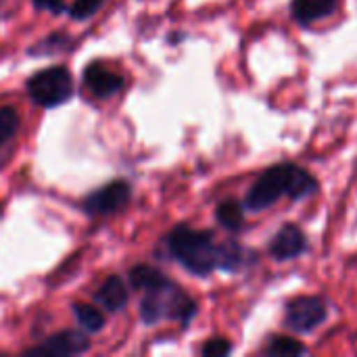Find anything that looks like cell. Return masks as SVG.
<instances>
[{
    "instance_id": "6da1fadb",
    "label": "cell",
    "mask_w": 357,
    "mask_h": 357,
    "mask_svg": "<svg viewBox=\"0 0 357 357\" xmlns=\"http://www.w3.org/2000/svg\"><path fill=\"white\" fill-rule=\"evenodd\" d=\"M318 192V180L303 167L295 163H280L266 169L245 197V207L249 211H264L272 207L282 197L301 201Z\"/></svg>"
},
{
    "instance_id": "7a4b0ae2",
    "label": "cell",
    "mask_w": 357,
    "mask_h": 357,
    "mask_svg": "<svg viewBox=\"0 0 357 357\" xmlns=\"http://www.w3.org/2000/svg\"><path fill=\"white\" fill-rule=\"evenodd\" d=\"M165 243L169 253L195 276H209L218 268V245L209 230L176 226Z\"/></svg>"
},
{
    "instance_id": "3957f363",
    "label": "cell",
    "mask_w": 357,
    "mask_h": 357,
    "mask_svg": "<svg viewBox=\"0 0 357 357\" xmlns=\"http://www.w3.org/2000/svg\"><path fill=\"white\" fill-rule=\"evenodd\" d=\"M27 94L42 107H56L71 98L73 79L67 67H48L27 79Z\"/></svg>"
},
{
    "instance_id": "277c9868",
    "label": "cell",
    "mask_w": 357,
    "mask_h": 357,
    "mask_svg": "<svg viewBox=\"0 0 357 357\" xmlns=\"http://www.w3.org/2000/svg\"><path fill=\"white\" fill-rule=\"evenodd\" d=\"M328 318V307L322 297H295L284 307V326L293 333L305 335L316 331Z\"/></svg>"
},
{
    "instance_id": "5b68a950",
    "label": "cell",
    "mask_w": 357,
    "mask_h": 357,
    "mask_svg": "<svg viewBox=\"0 0 357 357\" xmlns=\"http://www.w3.org/2000/svg\"><path fill=\"white\" fill-rule=\"evenodd\" d=\"M132 199V188L126 180L111 182L100 190L92 192L84 201V209L92 215H109L123 209Z\"/></svg>"
},
{
    "instance_id": "8992f818",
    "label": "cell",
    "mask_w": 357,
    "mask_h": 357,
    "mask_svg": "<svg viewBox=\"0 0 357 357\" xmlns=\"http://www.w3.org/2000/svg\"><path fill=\"white\" fill-rule=\"evenodd\" d=\"M90 349V341L84 333L77 331H65L54 337H50L44 345L27 349V356H44V357H65L79 356Z\"/></svg>"
},
{
    "instance_id": "52a82bcc",
    "label": "cell",
    "mask_w": 357,
    "mask_h": 357,
    "mask_svg": "<svg viewBox=\"0 0 357 357\" xmlns=\"http://www.w3.org/2000/svg\"><path fill=\"white\" fill-rule=\"evenodd\" d=\"M307 251V238L305 232L297 224H284L276 236L270 241V255L276 261H289Z\"/></svg>"
},
{
    "instance_id": "ba28073f",
    "label": "cell",
    "mask_w": 357,
    "mask_h": 357,
    "mask_svg": "<svg viewBox=\"0 0 357 357\" xmlns=\"http://www.w3.org/2000/svg\"><path fill=\"white\" fill-rule=\"evenodd\" d=\"M84 84L88 86V90L94 96L109 98V96L117 94L123 88V77L119 73H115V71H109L100 63H92L84 71Z\"/></svg>"
},
{
    "instance_id": "9c48e42d",
    "label": "cell",
    "mask_w": 357,
    "mask_h": 357,
    "mask_svg": "<svg viewBox=\"0 0 357 357\" xmlns=\"http://www.w3.org/2000/svg\"><path fill=\"white\" fill-rule=\"evenodd\" d=\"M339 6V0H293L291 13L297 23L312 25L320 19L331 17Z\"/></svg>"
},
{
    "instance_id": "30bf717a",
    "label": "cell",
    "mask_w": 357,
    "mask_h": 357,
    "mask_svg": "<svg viewBox=\"0 0 357 357\" xmlns=\"http://www.w3.org/2000/svg\"><path fill=\"white\" fill-rule=\"evenodd\" d=\"M96 301L107 310V312H119L128 303V291L123 282L117 276H109L100 289L96 291Z\"/></svg>"
},
{
    "instance_id": "8fae6325",
    "label": "cell",
    "mask_w": 357,
    "mask_h": 357,
    "mask_svg": "<svg viewBox=\"0 0 357 357\" xmlns=\"http://www.w3.org/2000/svg\"><path fill=\"white\" fill-rule=\"evenodd\" d=\"M130 282L134 289L138 291H146V293H155L161 291L165 287L172 284L169 278H165L159 270L151 268V266H136L130 270Z\"/></svg>"
},
{
    "instance_id": "7c38bea8",
    "label": "cell",
    "mask_w": 357,
    "mask_h": 357,
    "mask_svg": "<svg viewBox=\"0 0 357 357\" xmlns=\"http://www.w3.org/2000/svg\"><path fill=\"white\" fill-rule=\"evenodd\" d=\"M215 220L230 232H238L245 224V205L236 199H226L215 209Z\"/></svg>"
},
{
    "instance_id": "4fadbf2b",
    "label": "cell",
    "mask_w": 357,
    "mask_h": 357,
    "mask_svg": "<svg viewBox=\"0 0 357 357\" xmlns=\"http://www.w3.org/2000/svg\"><path fill=\"white\" fill-rule=\"evenodd\" d=\"M247 249L234 241L218 245V268L224 272H238L247 264Z\"/></svg>"
},
{
    "instance_id": "5bb4252c",
    "label": "cell",
    "mask_w": 357,
    "mask_h": 357,
    "mask_svg": "<svg viewBox=\"0 0 357 357\" xmlns=\"http://www.w3.org/2000/svg\"><path fill=\"white\" fill-rule=\"evenodd\" d=\"M307 354L305 345L295 341L293 337H272L264 347V356L270 357H297Z\"/></svg>"
},
{
    "instance_id": "9a60e30c",
    "label": "cell",
    "mask_w": 357,
    "mask_h": 357,
    "mask_svg": "<svg viewBox=\"0 0 357 357\" xmlns=\"http://www.w3.org/2000/svg\"><path fill=\"white\" fill-rule=\"evenodd\" d=\"M73 312H75L77 324H79L84 331H88V333H98V331H102L105 318H102V314H100L96 307L77 303V305L73 307Z\"/></svg>"
},
{
    "instance_id": "2e32d148",
    "label": "cell",
    "mask_w": 357,
    "mask_h": 357,
    "mask_svg": "<svg viewBox=\"0 0 357 357\" xmlns=\"http://www.w3.org/2000/svg\"><path fill=\"white\" fill-rule=\"evenodd\" d=\"M19 128V115L13 107H2L0 109V144H4L8 138H13V134Z\"/></svg>"
},
{
    "instance_id": "e0dca14e",
    "label": "cell",
    "mask_w": 357,
    "mask_h": 357,
    "mask_svg": "<svg viewBox=\"0 0 357 357\" xmlns=\"http://www.w3.org/2000/svg\"><path fill=\"white\" fill-rule=\"evenodd\" d=\"M102 0H75L69 8V15L73 19H88L100 8Z\"/></svg>"
},
{
    "instance_id": "ac0fdd59",
    "label": "cell",
    "mask_w": 357,
    "mask_h": 357,
    "mask_svg": "<svg viewBox=\"0 0 357 357\" xmlns=\"http://www.w3.org/2000/svg\"><path fill=\"white\" fill-rule=\"evenodd\" d=\"M201 354L205 357H224L232 354V343L228 339H211L203 345Z\"/></svg>"
},
{
    "instance_id": "d6986e66",
    "label": "cell",
    "mask_w": 357,
    "mask_h": 357,
    "mask_svg": "<svg viewBox=\"0 0 357 357\" xmlns=\"http://www.w3.org/2000/svg\"><path fill=\"white\" fill-rule=\"evenodd\" d=\"M36 8L42 10H52V13H61L65 8V0H33Z\"/></svg>"
}]
</instances>
